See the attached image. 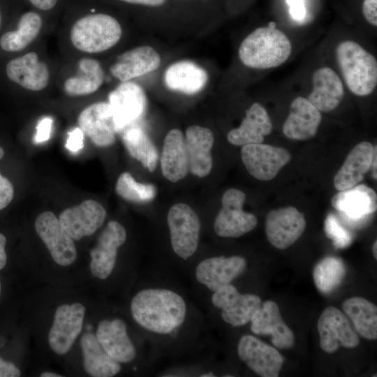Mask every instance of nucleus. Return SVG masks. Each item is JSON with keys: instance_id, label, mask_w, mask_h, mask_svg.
Listing matches in <instances>:
<instances>
[{"instance_id": "473e14b6", "label": "nucleus", "mask_w": 377, "mask_h": 377, "mask_svg": "<svg viewBox=\"0 0 377 377\" xmlns=\"http://www.w3.org/2000/svg\"><path fill=\"white\" fill-rule=\"evenodd\" d=\"M342 308L362 337L377 339V307L374 304L363 297H353L343 302Z\"/></svg>"}, {"instance_id": "58836bf2", "label": "nucleus", "mask_w": 377, "mask_h": 377, "mask_svg": "<svg viewBox=\"0 0 377 377\" xmlns=\"http://www.w3.org/2000/svg\"><path fill=\"white\" fill-rule=\"evenodd\" d=\"M126 4L136 6L148 10H159L167 8L172 0H117Z\"/></svg>"}, {"instance_id": "09e8293b", "label": "nucleus", "mask_w": 377, "mask_h": 377, "mask_svg": "<svg viewBox=\"0 0 377 377\" xmlns=\"http://www.w3.org/2000/svg\"><path fill=\"white\" fill-rule=\"evenodd\" d=\"M376 152H377V150L374 153L372 163H371L373 177L376 179V158H377V153Z\"/></svg>"}, {"instance_id": "a211bd4d", "label": "nucleus", "mask_w": 377, "mask_h": 377, "mask_svg": "<svg viewBox=\"0 0 377 377\" xmlns=\"http://www.w3.org/2000/svg\"><path fill=\"white\" fill-rule=\"evenodd\" d=\"M79 128L98 147H105L115 141V129L108 102H96L85 108L77 118Z\"/></svg>"}, {"instance_id": "c85d7f7f", "label": "nucleus", "mask_w": 377, "mask_h": 377, "mask_svg": "<svg viewBox=\"0 0 377 377\" xmlns=\"http://www.w3.org/2000/svg\"><path fill=\"white\" fill-rule=\"evenodd\" d=\"M161 166L163 176L172 182H177L187 175L188 161L185 138L179 129L173 128L167 133L161 156Z\"/></svg>"}, {"instance_id": "393cba45", "label": "nucleus", "mask_w": 377, "mask_h": 377, "mask_svg": "<svg viewBox=\"0 0 377 377\" xmlns=\"http://www.w3.org/2000/svg\"><path fill=\"white\" fill-rule=\"evenodd\" d=\"M376 145L369 142L357 144L349 152L334 178V186L340 191L357 185L371 168Z\"/></svg>"}, {"instance_id": "39448f33", "label": "nucleus", "mask_w": 377, "mask_h": 377, "mask_svg": "<svg viewBox=\"0 0 377 377\" xmlns=\"http://www.w3.org/2000/svg\"><path fill=\"white\" fill-rule=\"evenodd\" d=\"M170 242L173 251L187 260L196 251L200 232V221L195 212L187 204L172 205L167 215Z\"/></svg>"}, {"instance_id": "7ed1b4c3", "label": "nucleus", "mask_w": 377, "mask_h": 377, "mask_svg": "<svg viewBox=\"0 0 377 377\" xmlns=\"http://www.w3.org/2000/svg\"><path fill=\"white\" fill-rule=\"evenodd\" d=\"M336 60L347 88L357 96H367L377 85V60L360 44L352 40L340 42Z\"/></svg>"}, {"instance_id": "a18cd8bd", "label": "nucleus", "mask_w": 377, "mask_h": 377, "mask_svg": "<svg viewBox=\"0 0 377 377\" xmlns=\"http://www.w3.org/2000/svg\"><path fill=\"white\" fill-rule=\"evenodd\" d=\"M290 7L292 16L297 20H301L304 16V8L302 0H288Z\"/></svg>"}, {"instance_id": "603ef678", "label": "nucleus", "mask_w": 377, "mask_h": 377, "mask_svg": "<svg viewBox=\"0 0 377 377\" xmlns=\"http://www.w3.org/2000/svg\"><path fill=\"white\" fill-rule=\"evenodd\" d=\"M181 3H193L195 1H198V0H177Z\"/></svg>"}, {"instance_id": "3c124183", "label": "nucleus", "mask_w": 377, "mask_h": 377, "mask_svg": "<svg viewBox=\"0 0 377 377\" xmlns=\"http://www.w3.org/2000/svg\"><path fill=\"white\" fill-rule=\"evenodd\" d=\"M372 252L375 259H377V242L375 241L372 246Z\"/></svg>"}, {"instance_id": "aec40b11", "label": "nucleus", "mask_w": 377, "mask_h": 377, "mask_svg": "<svg viewBox=\"0 0 377 377\" xmlns=\"http://www.w3.org/2000/svg\"><path fill=\"white\" fill-rule=\"evenodd\" d=\"M312 90L307 99L320 112L335 110L341 103L344 84L339 74L332 68H317L311 76Z\"/></svg>"}, {"instance_id": "6e6552de", "label": "nucleus", "mask_w": 377, "mask_h": 377, "mask_svg": "<svg viewBox=\"0 0 377 377\" xmlns=\"http://www.w3.org/2000/svg\"><path fill=\"white\" fill-rule=\"evenodd\" d=\"M241 157L249 173L261 181L274 179L291 160L286 149L263 143L242 146Z\"/></svg>"}, {"instance_id": "4468645a", "label": "nucleus", "mask_w": 377, "mask_h": 377, "mask_svg": "<svg viewBox=\"0 0 377 377\" xmlns=\"http://www.w3.org/2000/svg\"><path fill=\"white\" fill-rule=\"evenodd\" d=\"M237 354L249 368L262 377H277L284 362L275 348L249 334L240 338Z\"/></svg>"}, {"instance_id": "b1692460", "label": "nucleus", "mask_w": 377, "mask_h": 377, "mask_svg": "<svg viewBox=\"0 0 377 377\" xmlns=\"http://www.w3.org/2000/svg\"><path fill=\"white\" fill-rule=\"evenodd\" d=\"M96 336L105 351L119 363H128L135 359L136 350L121 319L101 321Z\"/></svg>"}, {"instance_id": "ea45409f", "label": "nucleus", "mask_w": 377, "mask_h": 377, "mask_svg": "<svg viewBox=\"0 0 377 377\" xmlns=\"http://www.w3.org/2000/svg\"><path fill=\"white\" fill-rule=\"evenodd\" d=\"M14 197L12 183L0 172V210L6 207Z\"/></svg>"}, {"instance_id": "a878e982", "label": "nucleus", "mask_w": 377, "mask_h": 377, "mask_svg": "<svg viewBox=\"0 0 377 377\" xmlns=\"http://www.w3.org/2000/svg\"><path fill=\"white\" fill-rule=\"evenodd\" d=\"M6 72L10 80L31 91L43 90L49 82L48 68L34 52L10 60L6 65Z\"/></svg>"}, {"instance_id": "8fccbe9b", "label": "nucleus", "mask_w": 377, "mask_h": 377, "mask_svg": "<svg viewBox=\"0 0 377 377\" xmlns=\"http://www.w3.org/2000/svg\"><path fill=\"white\" fill-rule=\"evenodd\" d=\"M41 377H61L62 376L53 372H44L40 374Z\"/></svg>"}, {"instance_id": "2f4dec72", "label": "nucleus", "mask_w": 377, "mask_h": 377, "mask_svg": "<svg viewBox=\"0 0 377 377\" xmlns=\"http://www.w3.org/2000/svg\"><path fill=\"white\" fill-rule=\"evenodd\" d=\"M103 81L104 73L100 63L94 59L83 58L79 61L77 75L68 78L64 89L68 96H84L97 91Z\"/></svg>"}, {"instance_id": "c03bdc74", "label": "nucleus", "mask_w": 377, "mask_h": 377, "mask_svg": "<svg viewBox=\"0 0 377 377\" xmlns=\"http://www.w3.org/2000/svg\"><path fill=\"white\" fill-rule=\"evenodd\" d=\"M20 374V369L13 363L0 357V377H18Z\"/></svg>"}, {"instance_id": "9b49d317", "label": "nucleus", "mask_w": 377, "mask_h": 377, "mask_svg": "<svg viewBox=\"0 0 377 377\" xmlns=\"http://www.w3.org/2000/svg\"><path fill=\"white\" fill-rule=\"evenodd\" d=\"M317 326L320 346L325 353H334L340 346L353 348L359 345V337L346 315L334 306L323 311Z\"/></svg>"}, {"instance_id": "f03ea898", "label": "nucleus", "mask_w": 377, "mask_h": 377, "mask_svg": "<svg viewBox=\"0 0 377 377\" xmlns=\"http://www.w3.org/2000/svg\"><path fill=\"white\" fill-rule=\"evenodd\" d=\"M292 52L288 37L271 22L247 35L241 43L238 56L246 67L254 69L276 68L285 63Z\"/></svg>"}, {"instance_id": "72a5a7b5", "label": "nucleus", "mask_w": 377, "mask_h": 377, "mask_svg": "<svg viewBox=\"0 0 377 377\" xmlns=\"http://www.w3.org/2000/svg\"><path fill=\"white\" fill-rule=\"evenodd\" d=\"M120 133L130 155L148 170L153 172L157 165L158 151L147 133L141 127L133 124Z\"/></svg>"}, {"instance_id": "1a4fd4ad", "label": "nucleus", "mask_w": 377, "mask_h": 377, "mask_svg": "<svg viewBox=\"0 0 377 377\" xmlns=\"http://www.w3.org/2000/svg\"><path fill=\"white\" fill-rule=\"evenodd\" d=\"M35 229L57 264L68 266L74 263L77 250L73 239L52 212L45 211L37 216Z\"/></svg>"}, {"instance_id": "f257e3e1", "label": "nucleus", "mask_w": 377, "mask_h": 377, "mask_svg": "<svg viewBox=\"0 0 377 377\" xmlns=\"http://www.w3.org/2000/svg\"><path fill=\"white\" fill-rule=\"evenodd\" d=\"M131 311L142 328L158 334H169L184 323L187 305L182 295L172 290L149 288L133 297Z\"/></svg>"}, {"instance_id": "dca6fc26", "label": "nucleus", "mask_w": 377, "mask_h": 377, "mask_svg": "<svg viewBox=\"0 0 377 377\" xmlns=\"http://www.w3.org/2000/svg\"><path fill=\"white\" fill-rule=\"evenodd\" d=\"M106 217L103 207L94 200H84L79 205L64 209L59 221L73 240L93 235L102 226Z\"/></svg>"}, {"instance_id": "412c9836", "label": "nucleus", "mask_w": 377, "mask_h": 377, "mask_svg": "<svg viewBox=\"0 0 377 377\" xmlns=\"http://www.w3.org/2000/svg\"><path fill=\"white\" fill-rule=\"evenodd\" d=\"M321 121V112L307 98L297 96L290 104L283 133L290 140H308L316 135Z\"/></svg>"}, {"instance_id": "e433bc0d", "label": "nucleus", "mask_w": 377, "mask_h": 377, "mask_svg": "<svg viewBox=\"0 0 377 377\" xmlns=\"http://www.w3.org/2000/svg\"><path fill=\"white\" fill-rule=\"evenodd\" d=\"M115 190L122 198L133 202L149 201L156 195V188L153 184L137 182L127 172L118 177Z\"/></svg>"}, {"instance_id": "423d86ee", "label": "nucleus", "mask_w": 377, "mask_h": 377, "mask_svg": "<svg viewBox=\"0 0 377 377\" xmlns=\"http://www.w3.org/2000/svg\"><path fill=\"white\" fill-rule=\"evenodd\" d=\"M245 200V193L237 188H230L223 193L222 207L214 223V230L218 236L236 238L256 228V216L242 209Z\"/></svg>"}, {"instance_id": "c756f323", "label": "nucleus", "mask_w": 377, "mask_h": 377, "mask_svg": "<svg viewBox=\"0 0 377 377\" xmlns=\"http://www.w3.org/2000/svg\"><path fill=\"white\" fill-rule=\"evenodd\" d=\"M163 78L170 90L192 95L205 88L208 75L203 68L193 61L182 60L169 66Z\"/></svg>"}, {"instance_id": "4c0bfd02", "label": "nucleus", "mask_w": 377, "mask_h": 377, "mask_svg": "<svg viewBox=\"0 0 377 377\" xmlns=\"http://www.w3.org/2000/svg\"><path fill=\"white\" fill-rule=\"evenodd\" d=\"M325 232L328 238L333 241L334 246L343 249L348 246L353 240L351 233L343 228L333 214H329L325 221Z\"/></svg>"}, {"instance_id": "4d7b16f0", "label": "nucleus", "mask_w": 377, "mask_h": 377, "mask_svg": "<svg viewBox=\"0 0 377 377\" xmlns=\"http://www.w3.org/2000/svg\"><path fill=\"white\" fill-rule=\"evenodd\" d=\"M1 281H0V294H1Z\"/></svg>"}, {"instance_id": "5701e85b", "label": "nucleus", "mask_w": 377, "mask_h": 377, "mask_svg": "<svg viewBox=\"0 0 377 377\" xmlns=\"http://www.w3.org/2000/svg\"><path fill=\"white\" fill-rule=\"evenodd\" d=\"M188 170L198 177L207 176L212 168V149L214 136L208 128L197 125L188 127L185 134Z\"/></svg>"}, {"instance_id": "5fc2aeb1", "label": "nucleus", "mask_w": 377, "mask_h": 377, "mask_svg": "<svg viewBox=\"0 0 377 377\" xmlns=\"http://www.w3.org/2000/svg\"><path fill=\"white\" fill-rule=\"evenodd\" d=\"M4 151L3 149L0 146V160L3 157Z\"/></svg>"}, {"instance_id": "6ab92c4d", "label": "nucleus", "mask_w": 377, "mask_h": 377, "mask_svg": "<svg viewBox=\"0 0 377 377\" xmlns=\"http://www.w3.org/2000/svg\"><path fill=\"white\" fill-rule=\"evenodd\" d=\"M250 322L253 333L258 335H270L274 346L280 349L293 346L294 334L283 320L275 302H265L254 313Z\"/></svg>"}, {"instance_id": "cd10ccee", "label": "nucleus", "mask_w": 377, "mask_h": 377, "mask_svg": "<svg viewBox=\"0 0 377 377\" xmlns=\"http://www.w3.org/2000/svg\"><path fill=\"white\" fill-rule=\"evenodd\" d=\"M332 206L351 220H359L376 211V192L365 184L340 191L331 200Z\"/></svg>"}, {"instance_id": "f704fd0d", "label": "nucleus", "mask_w": 377, "mask_h": 377, "mask_svg": "<svg viewBox=\"0 0 377 377\" xmlns=\"http://www.w3.org/2000/svg\"><path fill=\"white\" fill-rule=\"evenodd\" d=\"M42 27V19L35 12L24 13L19 19L17 29L3 34L0 47L6 52H18L27 47L36 39Z\"/></svg>"}, {"instance_id": "37998d69", "label": "nucleus", "mask_w": 377, "mask_h": 377, "mask_svg": "<svg viewBox=\"0 0 377 377\" xmlns=\"http://www.w3.org/2000/svg\"><path fill=\"white\" fill-rule=\"evenodd\" d=\"M362 14L364 19L370 24L377 26V0H364L362 3Z\"/></svg>"}, {"instance_id": "4be33fe9", "label": "nucleus", "mask_w": 377, "mask_h": 377, "mask_svg": "<svg viewBox=\"0 0 377 377\" xmlns=\"http://www.w3.org/2000/svg\"><path fill=\"white\" fill-rule=\"evenodd\" d=\"M161 62L159 54L152 47L142 45L119 54L110 72L119 80L126 82L156 71Z\"/></svg>"}, {"instance_id": "0eeeda50", "label": "nucleus", "mask_w": 377, "mask_h": 377, "mask_svg": "<svg viewBox=\"0 0 377 377\" xmlns=\"http://www.w3.org/2000/svg\"><path fill=\"white\" fill-rule=\"evenodd\" d=\"M112 120L116 133L135 124L142 117L147 106L143 89L137 83L121 82L108 95Z\"/></svg>"}, {"instance_id": "2eb2a0df", "label": "nucleus", "mask_w": 377, "mask_h": 377, "mask_svg": "<svg viewBox=\"0 0 377 377\" xmlns=\"http://www.w3.org/2000/svg\"><path fill=\"white\" fill-rule=\"evenodd\" d=\"M126 232L116 221H110L100 235L95 247L90 251V270L99 279H107L112 273L118 249L125 242Z\"/></svg>"}, {"instance_id": "f3484780", "label": "nucleus", "mask_w": 377, "mask_h": 377, "mask_svg": "<svg viewBox=\"0 0 377 377\" xmlns=\"http://www.w3.org/2000/svg\"><path fill=\"white\" fill-rule=\"evenodd\" d=\"M246 267V260L239 256L212 257L198 263L195 275L200 283L214 292L230 284Z\"/></svg>"}, {"instance_id": "f8f14e48", "label": "nucleus", "mask_w": 377, "mask_h": 377, "mask_svg": "<svg viewBox=\"0 0 377 377\" xmlns=\"http://www.w3.org/2000/svg\"><path fill=\"white\" fill-rule=\"evenodd\" d=\"M212 303L221 310L222 319L233 327L250 322L261 305L260 298L253 294H242L232 285L228 284L214 292Z\"/></svg>"}, {"instance_id": "6e6d98bb", "label": "nucleus", "mask_w": 377, "mask_h": 377, "mask_svg": "<svg viewBox=\"0 0 377 377\" xmlns=\"http://www.w3.org/2000/svg\"><path fill=\"white\" fill-rule=\"evenodd\" d=\"M1 13H0V28H1Z\"/></svg>"}, {"instance_id": "de8ad7c7", "label": "nucleus", "mask_w": 377, "mask_h": 377, "mask_svg": "<svg viewBox=\"0 0 377 377\" xmlns=\"http://www.w3.org/2000/svg\"><path fill=\"white\" fill-rule=\"evenodd\" d=\"M6 238L2 233H0V270L2 269L7 262V256L5 251Z\"/></svg>"}, {"instance_id": "a19ab883", "label": "nucleus", "mask_w": 377, "mask_h": 377, "mask_svg": "<svg viewBox=\"0 0 377 377\" xmlns=\"http://www.w3.org/2000/svg\"><path fill=\"white\" fill-rule=\"evenodd\" d=\"M52 122V119L50 117H43L38 121L36 126V133L34 137L35 143H41L49 140Z\"/></svg>"}, {"instance_id": "ddd939ff", "label": "nucleus", "mask_w": 377, "mask_h": 377, "mask_svg": "<svg viewBox=\"0 0 377 377\" xmlns=\"http://www.w3.org/2000/svg\"><path fill=\"white\" fill-rule=\"evenodd\" d=\"M84 314V306L78 302L57 307L48 334L50 346L54 353L63 355L70 350L82 330Z\"/></svg>"}, {"instance_id": "864d4df0", "label": "nucleus", "mask_w": 377, "mask_h": 377, "mask_svg": "<svg viewBox=\"0 0 377 377\" xmlns=\"http://www.w3.org/2000/svg\"><path fill=\"white\" fill-rule=\"evenodd\" d=\"M200 376H205V377H207V376H215V375H214L211 372H209V373H205V374H202V375H200Z\"/></svg>"}, {"instance_id": "20e7f679", "label": "nucleus", "mask_w": 377, "mask_h": 377, "mask_svg": "<svg viewBox=\"0 0 377 377\" xmlns=\"http://www.w3.org/2000/svg\"><path fill=\"white\" fill-rule=\"evenodd\" d=\"M120 23L105 13L90 14L80 18L73 25L70 38L80 51L98 53L115 45L121 38Z\"/></svg>"}, {"instance_id": "bb28decb", "label": "nucleus", "mask_w": 377, "mask_h": 377, "mask_svg": "<svg viewBox=\"0 0 377 377\" xmlns=\"http://www.w3.org/2000/svg\"><path fill=\"white\" fill-rule=\"evenodd\" d=\"M272 129L273 124L268 112L256 102L246 111L239 126L228 133L227 140L236 146L263 143L264 137L269 135Z\"/></svg>"}, {"instance_id": "9d476101", "label": "nucleus", "mask_w": 377, "mask_h": 377, "mask_svg": "<svg viewBox=\"0 0 377 377\" xmlns=\"http://www.w3.org/2000/svg\"><path fill=\"white\" fill-rule=\"evenodd\" d=\"M306 226L304 214L294 207L273 209L266 217L267 239L274 247L286 249L302 236Z\"/></svg>"}, {"instance_id": "7c9ffc66", "label": "nucleus", "mask_w": 377, "mask_h": 377, "mask_svg": "<svg viewBox=\"0 0 377 377\" xmlns=\"http://www.w3.org/2000/svg\"><path fill=\"white\" fill-rule=\"evenodd\" d=\"M83 364L85 371L94 377H111L121 370L118 362L111 357L103 348L96 336L84 334L81 339Z\"/></svg>"}, {"instance_id": "49530a36", "label": "nucleus", "mask_w": 377, "mask_h": 377, "mask_svg": "<svg viewBox=\"0 0 377 377\" xmlns=\"http://www.w3.org/2000/svg\"><path fill=\"white\" fill-rule=\"evenodd\" d=\"M32 5L38 9L47 10L52 9L57 0H29Z\"/></svg>"}, {"instance_id": "c9c22d12", "label": "nucleus", "mask_w": 377, "mask_h": 377, "mask_svg": "<svg viewBox=\"0 0 377 377\" xmlns=\"http://www.w3.org/2000/svg\"><path fill=\"white\" fill-rule=\"evenodd\" d=\"M346 273V266L341 259L327 256L316 265L313 277L317 289L323 294H329L339 286Z\"/></svg>"}, {"instance_id": "79ce46f5", "label": "nucleus", "mask_w": 377, "mask_h": 377, "mask_svg": "<svg viewBox=\"0 0 377 377\" xmlns=\"http://www.w3.org/2000/svg\"><path fill=\"white\" fill-rule=\"evenodd\" d=\"M68 138L65 144V147L73 153H76L84 147V133L78 127L71 130L68 133Z\"/></svg>"}]
</instances>
